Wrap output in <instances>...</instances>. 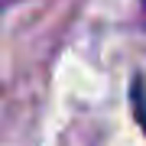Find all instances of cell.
<instances>
[{"label": "cell", "instance_id": "1", "mask_svg": "<svg viewBox=\"0 0 146 146\" xmlns=\"http://www.w3.org/2000/svg\"><path fill=\"white\" fill-rule=\"evenodd\" d=\"M10 3H13V0H0V7H10Z\"/></svg>", "mask_w": 146, "mask_h": 146}]
</instances>
